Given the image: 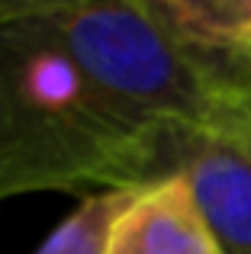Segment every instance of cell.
I'll return each instance as SVG.
<instances>
[{
    "mask_svg": "<svg viewBox=\"0 0 251 254\" xmlns=\"http://www.w3.org/2000/svg\"><path fill=\"white\" fill-rule=\"evenodd\" d=\"M190 142L110 103L39 19L0 3V199L29 190H142L181 171Z\"/></svg>",
    "mask_w": 251,
    "mask_h": 254,
    "instance_id": "1",
    "label": "cell"
},
{
    "mask_svg": "<svg viewBox=\"0 0 251 254\" xmlns=\"http://www.w3.org/2000/svg\"><path fill=\"white\" fill-rule=\"evenodd\" d=\"M107 254H222V245L184 174L132 193L116 216Z\"/></svg>",
    "mask_w": 251,
    "mask_h": 254,
    "instance_id": "2",
    "label": "cell"
},
{
    "mask_svg": "<svg viewBox=\"0 0 251 254\" xmlns=\"http://www.w3.org/2000/svg\"><path fill=\"white\" fill-rule=\"evenodd\" d=\"M177 174L190 180L222 254H251V161L196 145Z\"/></svg>",
    "mask_w": 251,
    "mask_h": 254,
    "instance_id": "3",
    "label": "cell"
},
{
    "mask_svg": "<svg viewBox=\"0 0 251 254\" xmlns=\"http://www.w3.org/2000/svg\"><path fill=\"white\" fill-rule=\"evenodd\" d=\"M184 52L209 62H251V0H145Z\"/></svg>",
    "mask_w": 251,
    "mask_h": 254,
    "instance_id": "4",
    "label": "cell"
},
{
    "mask_svg": "<svg viewBox=\"0 0 251 254\" xmlns=\"http://www.w3.org/2000/svg\"><path fill=\"white\" fill-rule=\"evenodd\" d=\"M135 190H97L39 245L36 254H107L116 216L126 209Z\"/></svg>",
    "mask_w": 251,
    "mask_h": 254,
    "instance_id": "5",
    "label": "cell"
}]
</instances>
